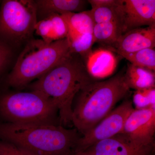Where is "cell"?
Masks as SVG:
<instances>
[{"mask_svg": "<svg viewBox=\"0 0 155 155\" xmlns=\"http://www.w3.org/2000/svg\"><path fill=\"white\" fill-rule=\"evenodd\" d=\"M83 58L71 53L60 64L26 87L41 94L54 103L62 126L72 123L73 101L84 87L94 80Z\"/></svg>", "mask_w": 155, "mask_h": 155, "instance_id": "obj_1", "label": "cell"}, {"mask_svg": "<svg viewBox=\"0 0 155 155\" xmlns=\"http://www.w3.org/2000/svg\"><path fill=\"white\" fill-rule=\"evenodd\" d=\"M79 134L60 124L0 123V140L31 155H75Z\"/></svg>", "mask_w": 155, "mask_h": 155, "instance_id": "obj_2", "label": "cell"}, {"mask_svg": "<svg viewBox=\"0 0 155 155\" xmlns=\"http://www.w3.org/2000/svg\"><path fill=\"white\" fill-rule=\"evenodd\" d=\"M130 89L124 73L107 80L94 79L78 93L72 108V123L82 135L94 127L125 97Z\"/></svg>", "mask_w": 155, "mask_h": 155, "instance_id": "obj_3", "label": "cell"}, {"mask_svg": "<svg viewBox=\"0 0 155 155\" xmlns=\"http://www.w3.org/2000/svg\"><path fill=\"white\" fill-rule=\"evenodd\" d=\"M67 38L48 43L31 38L25 44L11 72L7 85L17 89L25 88L64 60L71 53Z\"/></svg>", "mask_w": 155, "mask_h": 155, "instance_id": "obj_4", "label": "cell"}, {"mask_svg": "<svg viewBox=\"0 0 155 155\" xmlns=\"http://www.w3.org/2000/svg\"><path fill=\"white\" fill-rule=\"evenodd\" d=\"M0 116L16 124H58V108L38 92L6 93L0 96Z\"/></svg>", "mask_w": 155, "mask_h": 155, "instance_id": "obj_5", "label": "cell"}, {"mask_svg": "<svg viewBox=\"0 0 155 155\" xmlns=\"http://www.w3.org/2000/svg\"><path fill=\"white\" fill-rule=\"evenodd\" d=\"M37 22L33 0H4L0 6V39L10 45L32 38Z\"/></svg>", "mask_w": 155, "mask_h": 155, "instance_id": "obj_6", "label": "cell"}, {"mask_svg": "<svg viewBox=\"0 0 155 155\" xmlns=\"http://www.w3.org/2000/svg\"><path fill=\"white\" fill-rule=\"evenodd\" d=\"M133 104L130 100H125L94 127L80 137L75 153L83 151L98 142L121 133L126 119L134 109Z\"/></svg>", "mask_w": 155, "mask_h": 155, "instance_id": "obj_7", "label": "cell"}, {"mask_svg": "<svg viewBox=\"0 0 155 155\" xmlns=\"http://www.w3.org/2000/svg\"><path fill=\"white\" fill-rule=\"evenodd\" d=\"M155 132V108L134 109L120 134L137 146L153 151Z\"/></svg>", "mask_w": 155, "mask_h": 155, "instance_id": "obj_8", "label": "cell"}, {"mask_svg": "<svg viewBox=\"0 0 155 155\" xmlns=\"http://www.w3.org/2000/svg\"><path fill=\"white\" fill-rule=\"evenodd\" d=\"M121 9L122 34L155 25V0H122Z\"/></svg>", "mask_w": 155, "mask_h": 155, "instance_id": "obj_9", "label": "cell"}, {"mask_svg": "<svg viewBox=\"0 0 155 155\" xmlns=\"http://www.w3.org/2000/svg\"><path fill=\"white\" fill-rule=\"evenodd\" d=\"M155 47V25L134 28L122 34L109 48L121 56Z\"/></svg>", "mask_w": 155, "mask_h": 155, "instance_id": "obj_10", "label": "cell"}, {"mask_svg": "<svg viewBox=\"0 0 155 155\" xmlns=\"http://www.w3.org/2000/svg\"><path fill=\"white\" fill-rule=\"evenodd\" d=\"M77 155H154L153 151L137 146L121 134L98 142Z\"/></svg>", "mask_w": 155, "mask_h": 155, "instance_id": "obj_11", "label": "cell"}, {"mask_svg": "<svg viewBox=\"0 0 155 155\" xmlns=\"http://www.w3.org/2000/svg\"><path fill=\"white\" fill-rule=\"evenodd\" d=\"M84 61L87 72L94 79L109 77L114 73L117 65L115 54L109 49L92 51Z\"/></svg>", "mask_w": 155, "mask_h": 155, "instance_id": "obj_12", "label": "cell"}, {"mask_svg": "<svg viewBox=\"0 0 155 155\" xmlns=\"http://www.w3.org/2000/svg\"><path fill=\"white\" fill-rule=\"evenodd\" d=\"M35 32L48 43L67 38L69 27L62 15L54 14L38 20Z\"/></svg>", "mask_w": 155, "mask_h": 155, "instance_id": "obj_13", "label": "cell"}, {"mask_svg": "<svg viewBox=\"0 0 155 155\" xmlns=\"http://www.w3.org/2000/svg\"><path fill=\"white\" fill-rule=\"evenodd\" d=\"M37 21L54 14L81 12L87 1L84 0H36Z\"/></svg>", "mask_w": 155, "mask_h": 155, "instance_id": "obj_14", "label": "cell"}, {"mask_svg": "<svg viewBox=\"0 0 155 155\" xmlns=\"http://www.w3.org/2000/svg\"><path fill=\"white\" fill-rule=\"evenodd\" d=\"M124 77L130 89L136 91L155 87V72L128 64Z\"/></svg>", "mask_w": 155, "mask_h": 155, "instance_id": "obj_15", "label": "cell"}, {"mask_svg": "<svg viewBox=\"0 0 155 155\" xmlns=\"http://www.w3.org/2000/svg\"><path fill=\"white\" fill-rule=\"evenodd\" d=\"M122 33V24L119 21L95 24L93 31L94 42L109 47L116 42Z\"/></svg>", "mask_w": 155, "mask_h": 155, "instance_id": "obj_16", "label": "cell"}, {"mask_svg": "<svg viewBox=\"0 0 155 155\" xmlns=\"http://www.w3.org/2000/svg\"><path fill=\"white\" fill-rule=\"evenodd\" d=\"M69 27V31L78 33H93L95 23L90 11L62 14Z\"/></svg>", "mask_w": 155, "mask_h": 155, "instance_id": "obj_17", "label": "cell"}, {"mask_svg": "<svg viewBox=\"0 0 155 155\" xmlns=\"http://www.w3.org/2000/svg\"><path fill=\"white\" fill-rule=\"evenodd\" d=\"M71 53L78 54L84 61L94 43L93 33H78L69 31L67 38Z\"/></svg>", "mask_w": 155, "mask_h": 155, "instance_id": "obj_18", "label": "cell"}, {"mask_svg": "<svg viewBox=\"0 0 155 155\" xmlns=\"http://www.w3.org/2000/svg\"><path fill=\"white\" fill-rule=\"evenodd\" d=\"M121 56L129 61L132 65L155 72V48L143 49Z\"/></svg>", "mask_w": 155, "mask_h": 155, "instance_id": "obj_19", "label": "cell"}, {"mask_svg": "<svg viewBox=\"0 0 155 155\" xmlns=\"http://www.w3.org/2000/svg\"><path fill=\"white\" fill-rule=\"evenodd\" d=\"M122 1L119 5L98 7L90 10L95 24L115 21L121 22Z\"/></svg>", "mask_w": 155, "mask_h": 155, "instance_id": "obj_20", "label": "cell"}, {"mask_svg": "<svg viewBox=\"0 0 155 155\" xmlns=\"http://www.w3.org/2000/svg\"><path fill=\"white\" fill-rule=\"evenodd\" d=\"M132 103L136 109L150 107L155 108V87L135 91L134 94Z\"/></svg>", "mask_w": 155, "mask_h": 155, "instance_id": "obj_21", "label": "cell"}, {"mask_svg": "<svg viewBox=\"0 0 155 155\" xmlns=\"http://www.w3.org/2000/svg\"><path fill=\"white\" fill-rule=\"evenodd\" d=\"M13 54L11 46L0 39V75L8 65Z\"/></svg>", "mask_w": 155, "mask_h": 155, "instance_id": "obj_22", "label": "cell"}, {"mask_svg": "<svg viewBox=\"0 0 155 155\" xmlns=\"http://www.w3.org/2000/svg\"><path fill=\"white\" fill-rule=\"evenodd\" d=\"M0 155H31L8 142L0 140Z\"/></svg>", "mask_w": 155, "mask_h": 155, "instance_id": "obj_23", "label": "cell"}, {"mask_svg": "<svg viewBox=\"0 0 155 155\" xmlns=\"http://www.w3.org/2000/svg\"><path fill=\"white\" fill-rule=\"evenodd\" d=\"M87 2L91 5L92 8L102 7H114L119 5L122 0H89Z\"/></svg>", "mask_w": 155, "mask_h": 155, "instance_id": "obj_24", "label": "cell"}, {"mask_svg": "<svg viewBox=\"0 0 155 155\" xmlns=\"http://www.w3.org/2000/svg\"></svg>", "mask_w": 155, "mask_h": 155, "instance_id": "obj_25", "label": "cell"}]
</instances>
